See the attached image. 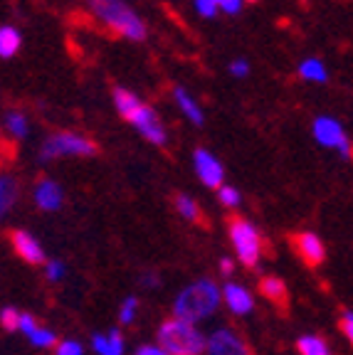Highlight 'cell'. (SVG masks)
Wrapping results in <instances>:
<instances>
[{"instance_id": "cell-37", "label": "cell", "mask_w": 353, "mask_h": 355, "mask_svg": "<svg viewBox=\"0 0 353 355\" xmlns=\"http://www.w3.org/2000/svg\"><path fill=\"white\" fill-rule=\"evenodd\" d=\"M247 3H257V0H247Z\"/></svg>"}, {"instance_id": "cell-8", "label": "cell", "mask_w": 353, "mask_h": 355, "mask_svg": "<svg viewBox=\"0 0 353 355\" xmlns=\"http://www.w3.org/2000/svg\"><path fill=\"white\" fill-rule=\"evenodd\" d=\"M314 139L326 148H338L343 158H351V141H348L343 126L331 116H319L314 121Z\"/></svg>"}, {"instance_id": "cell-26", "label": "cell", "mask_w": 353, "mask_h": 355, "mask_svg": "<svg viewBox=\"0 0 353 355\" xmlns=\"http://www.w3.org/2000/svg\"><path fill=\"white\" fill-rule=\"evenodd\" d=\"M217 198H220V202L225 207H238L240 205V193L235 188H230V185H220V188H217Z\"/></svg>"}, {"instance_id": "cell-17", "label": "cell", "mask_w": 353, "mask_h": 355, "mask_svg": "<svg viewBox=\"0 0 353 355\" xmlns=\"http://www.w3.org/2000/svg\"><path fill=\"white\" fill-rule=\"evenodd\" d=\"M299 355H331V348L321 336H302L297 340Z\"/></svg>"}, {"instance_id": "cell-34", "label": "cell", "mask_w": 353, "mask_h": 355, "mask_svg": "<svg viewBox=\"0 0 353 355\" xmlns=\"http://www.w3.org/2000/svg\"><path fill=\"white\" fill-rule=\"evenodd\" d=\"M133 355H166V353H163L158 345H141Z\"/></svg>"}, {"instance_id": "cell-16", "label": "cell", "mask_w": 353, "mask_h": 355, "mask_svg": "<svg viewBox=\"0 0 353 355\" xmlns=\"http://www.w3.org/2000/svg\"><path fill=\"white\" fill-rule=\"evenodd\" d=\"M173 94H176V101H178V106H181V111L186 114L190 121L195 123V126H203V121H205V116H203V111H200V106L193 101V96L188 94L186 89L183 87H176L173 89Z\"/></svg>"}, {"instance_id": "cell-32", "label": "cell", "mask_w": 353, "mask_h": 355, "mask_svg": "<svg viewBox=\"0 0 353 355\" xmlns=\"http://www.w3.org/2000/svg\"><path fill=\"white\" fill-rule=\"evenodd\" d=\"M217 10H225L230 12V15H235V12H240V8H243V0H215Z\"/></svg>"}, {"instance_id": "cell-22", "label": "cell", "mask_w": 353, "mask_h": 355, "mask_svg": "<svg viewBox=\"0 0 353 355\" xmlns=\"http://www.w3.org/2000/svg\"><path fill=\"white\" fill-rule=\"evenodd\" d=\"M30 343L35 345V348H52V345H57V333L50 331V328H35L33 333L28 336Z\"/></svg>"}, {"instance_id": "cell-3", "label": "cell", "mask_w": 353, "mask_h": 355, "mask_svg": "<svg viewBox=\"0 0 353 355\" xmlns=\"http://www.w3.org/2000/svg\"><path fill=\"white\" fill-rule=\"evenodd\" d=\"M89 8H92L94 17H99L119 37L136 40V42L146 37V25L124 0H89Z\"/></svg>"}, {"instance_id": "cell-6", "label": "cell", "mask_w": 353, "mask_h": 355, "mask_svg": "<svg viewBox=\"0 0 353 355\" xmlns=\"http://www.w3.org/2000/svg\"><path fill=\"white\" fill-rule=\"evenodd\" d=\"M97 153V144L89 141L87 136L79 133H55L52 139L44 141L42 146V158L52 161V158H62V155H79V158H89Z\"/></svg>"}, {"instance_id": "cell-21", "label": "cell", "mask_w": 353, "mask_h": 355, "mask_svg": "<svg viewBox=\"0 0 353 355\" xmlns=\"http://www.w3.org/2000/svg\"><path fill=\"white\" fill-rule=\"evenodd\" d=\"M299 74L306 82H326V67L319 60H306L299 64Z\"/></svg>"}, {"instance_id": "cell-31", "label": "cell", "mask_w": 353, "mask_h": 355, "mask_svg": "<svg viewBox=\"0 0 353 355\" xmlns=\"http://www.w3.org/2000/svg\"><path fill=\"white\" fill-rule=\"evenodd\" d=\"M195 10L203 17H213L217 12V6H215V0H195Z\"/></svg>"}, {"instance_id": "cell-9", "label": "cell", "mask_w": 353, "mask_h": 355, "mask_svg": "<svg viewBox=\"0 0 353 355\" xmlns=\"http://www.w3.org/2000/svg\"><path fill=\"white\" fill-rule=\"evenodd\" d=\"M294 252L299 254V259L306 266H319L326 259V247L314 232H297L292 239Z\"/></svg>"}, {"instance_id": "cell-4", "label": "cell", "mask_w": 353, "mask_h": 355, "mask_svg": "<svg viewBox=\"0 0 353 355\" xmlns=\"http://www.w3.org/2000/svg\"><path fill=\"white\" fill-rule=\"evenodd\" d=\"M158 348L166 355H203L205 336L193 323L168 318L158 326Z\"/></svg>"}, {"instance_id": "cell-20", "label": "cell", "mask_w": 353, "mask_h": 355, "mask_svg": "<svg viewBox=\"0 0 353 355\" xmlns=\"http://www.w3.org/2000/svg\"><path fill=\"white\" fill-rule=\"evenodd\" d=\"M176 210L183 220L188 222H200V207L193 198H188V195H176Z\"/></svg>"}, {"instance_id": "cell-11", "label": "cell", "mask_w": 353, "mask_h": 355, "mask_svg": "<svg viewBox=\"0 0 353 355\" xmlns=\"http://www.w3.org/2000/svg\"><path fill=\"white\" fill-rule=\"evenodd\" d=\"M10 244H13V250H15V254L20 257L25 264L40 266L44 261L42 247H40L38 239L30 232H25V230H15V232L10 234Z\"/></svg>"}, {"instance_id": "cell-10", "label": "cell", "mask_w": 353, "mask_h": 355, "mask_svg": "<svg viewBox=\"0 0 353 355\" xmlns=\"http://www.w3.org/2000/svg\"><path fill=\"white\" fill-rule=\"evenodd\" d=\"M193 163H195V173H198V178L203 180V185L215 188V190L220 188L222 178H225V171H222V166L217 163L215 155L205 148H198L193 155Z\"/></svg>"}, {"instance_id": "cell-7", "label": "cell", "mask_w": 353, "mask_h": 355, "mask_svg": "<svg viewBox=\"0 0 353 355\" xmlns=\"http://www.w3.org/2000/svg\"><path fill=\"white\" fill-rule=\"evenodd\" d=\"M203 355H254L247 340L235 333L232 328H217L205 338V353Z\"/></svg>"}, {"instance_id": "cell-27", "label": "cell", "mask_w": 353, "mask_h": 355, "mask_svg": "<svg viewBox=\"0 0 353 355\" xmlns=\"http://www.w3.org/2000/svg\"><path fill=\"white\" fill-rule=\"evenodd\" d=\"M55 350H57L55 355H82V353H84L82 345H79L77 340H69V338H67V340H60V343L55 345Z\"/></svg>"}, {"instance_id": "cell-2", "label": "cell", "mask_w": 353, "mask_h": 355, "mask_svg": "<svg viewBox=\"0 0 353 355\" xmlns=\"http://www.w3.org/2000/svg\"><path fill=\"white\" fill-rule=\"evenodd\" d=\"M114 104H116V109H119V114H122L146 141H151V144H156V146H163L168 141L166 128L161 123L158 114H156L151 106L141 104L138 96L131 94L129 89H122V87L114 89Z\"/></svg>"}, {"instance_id": "cell-18", "label": "cell", "mask_w": 353, "mask_h": 355, "mask_svg": "<svg viewBox=\"0 0 353 355\" xmlns=\"http://www.w3.org/2000/svg\"><path fill=\"white\" fill-rule=\"evenodd\" d=\"M17 200V183L13 178L0 175V220L6 212H10V207L15 205Z\"/></svg>"}, {"instance_id": "cell-5", "label": "cell", "mask_w": 353, "mask_h": 355, "mask_svg": "<svg viewBox=\"0 0 353 355\" xmlns=\"http://www.w3.org/2000/svg\"><path fill=\"white\" fill-rule=\"evenodd\" d=\"M227 234H230L232 250L238 254V259L245 266H257L262 257V237L260 230L254 227L252 222H247L245 217H232L227 225Z\"/></svg>"}, {"instance_id": "cell-24", "label": "cell", "mask_w": 353, "mask_h": 355, "mask_svg": "<svg viewBox=\"0 0 353 355\" xmlns=\"http://www.w3.org/2000/svg\"><path fill=\"white\" fill-rule=\"evenodd\" d=\"M136 311H138V299L136 296H126L122 304V309H119V321L124 323V326H129V323H133V318H136Z\"/></svg>"}, {"instance_id": "cell-36", "label": "cell", "mask_w": 353, "mask_h": 355, "mask_svg": "<svg viewBox=\"0 0 353 355\" xmlns=\"http://www.w3.org/2000/svg\"><path fill=\"white\" fill-rule=\"evenodd\" d=\"M220 272L222 274H232V272H235V261L227 259V257H225V259L220 261Z\"/></svg>"}, {"instance_id": "cell-14", "label": "cell", "mask_w": 353, "mask_h": 355, "mask_svg": "<svg viewBox=\"0 0 353 355\" xmlns=\"http://www.w3.org/2000/svg\"><path fill=\"white\" fill-rule=\"evenodd\" d=\"M92 348L99 355H124V338L119 331L111 333H94L92 336Z\"/></svg>"}, {"instance_id": "cell-15", "label": "cell", "mask_w": 353, "mask_h": 355, "mask_svg": "<svg viewBox=\"0 0 353 355\" xmlns=\"http://www.w3.org/2000/svg\"><path fill=\"white\" fill-rule=\"evenodd\" d=\"M260 294L277 306H287V301H289L287 284L281 282L279 277H262L260 279Z\"/></svg>"}, {"instance_id": "cell-25", "label": "cell", "mask_w": 353, "mask_h": 355, "mask_svg": "<svg viewBox=\"0 0 353 355\" xmlns=\"http://www.w3.org/2000/svg\"><path fill=\"white\" fill-rule=\"evenodd\" d=\"M17 321H20V311L8 306V309L0 311V326L6 331H17Z\"/></svg>"}, {"instance_id": "cell-28", "label": "cell", "mask_w": 353, "mask_h": 355, "mask_svg": "<svg viewBox=\"0 0 353 355\" xmlns=\"http://www.w3.org/2000/svg\"><path fill=\"white\" fill-rule=\"evenodd\" d=\"M44 274H47L50 282H60V279L65 277V261H60V259L47 261V264H44Z\"/></svg>"}, {"instance_id": "cell-13", "label": "cell", "mask_w": 353, "mask_h": 355, "mask_svg": "<svg viewBox=\"0 0 353 355\" xmlns=\"http://www.w3.org/2000/svg\"><path fill=\"white\" fill-rule=\"evenodd\" d=\"M35 202H38L40 210H47V212H55L62 207V190L55 180H40L35 185Z\"/></svg>"}, {"instance_id": "cell-19", "label": "cell", "mask_w": 353, "mask_h": 355, "mask_svg": "<svg viewBox=\"0 0 353 355\" xmlns=\"http://www.w3.org/2000/svg\"><path fill=\"white\" fill-rule=\"evenodd\" d=\"M20 50V33L15 28H0V57H13Z\"/></svg>"}, {"instance_id": "cell-23", "label": "cell", "mask_w": 353, "mask_h": 355, "mask_svg": "<svg viewBox=\"0 0 353 355\" xmlns=\"http://www.w3.org/2000/svg\"><path fill=\"white\" fill-rule=\"evenodd\" d=\"M8 131H10L15 139H22V136L28 133V119L22 116V114H17V111H10V114H8Z\"/></svg>"}, {"instance_id": "cell-33", "label": "cell", "mask_w": 353, "mask_h": 355, "mask_svg": "<svg viewBox=\"0 0 353 355\" xmlns=\"http://www.w3.org/2000/svg\"><path fill=\"white\" fill-rule=\"evenodd\" d=\"M230 72L235 74V77H245V74L249 72V67H247V62H243V60H238V62H232L230 64Z\"/></svg>"}, {"instance_id": "cell-1", "label": "cell", "mask_w": 353, "mask_h": 355, "mask_svg": "<svg viewBox=\"0 0 353 355\" xmlns=\"http://www.w3.org/2000/svg\"><path fill=\"white\" fill-rule=\"evenodd\" d=\"M220 286L213 279H198V282L188 284L181 294L173 301V318H181L186 323L205 321L220 309Z\"/></svg>"}, {"instance_id": "cell-35", "label": "cell", "mask_w": 353, "mask_h": 355, "mask_svg": "<svg viewBox=\"0 0 353 355\" xmlns=\"http://www.w3.org/2000/svg\"><path fill=\"white\" fill-rule=\"evenodd\" d=\"M141 284H144V286H158V277H156L154 272H146L144 277H141Z\"/></svg>"}, {"instance_id": "cell-29", "label": "cell", "mask_w": 353, "mask_h": 355, "mask_svg": "<svg viewBox=\"0 0 353 355\" xmlns=\"http://www.w3.org/2000/svg\"><path fill=\"white\" fill-rule=\"evenodd\" d=\"M338 328H341V333L348 340H353V313L348 309L343 311L341 318H338Z\"/></svg>"}, {"instance_id": "cell-12", "label": "cell", "mask_w": 353, "mask_h": 355, "mask_svg": "<svg viewBox=\"0 0 353 355\" xmlns=\"http://www.w3.org/2000/svg\"><path fill=\"white\" fill-rule=\"evenodd\" d=\"M220 296L225 299V306L235 313V316H247L254 309V299L243 284H225V288L220 291Z\"/></svg>"}, {"instance_id": "cell-30", "label": "cell", "mask_w": 353, "mask_h": 355, "mask_svg": "<svg viewBox=\"0 0 353 355\" xmlns=\"http://www.w3.org/2000/svg\"><path fill=\"white\" fill-rule=\"evenodd\" d=\"M38 328V321H35L33 313H20V321H17V331H22L25 336H30V333Z\"/></svg>"}]
</instances>
